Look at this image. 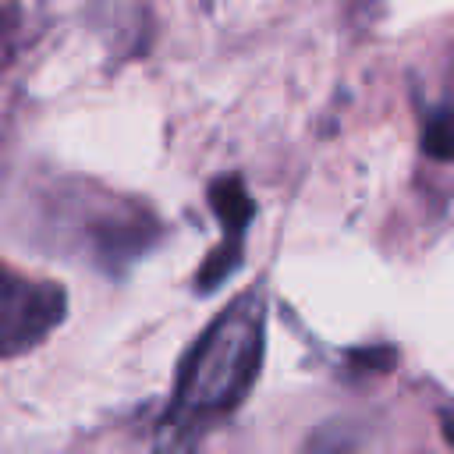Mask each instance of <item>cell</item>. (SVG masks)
<instances>
[{
  "label": "cell",
  "mask_w": 454,
  "mask_h": 454,
  "mask_svg": "<svg viewBox=\"0 0 454 454\" xmlns=\"http://www.w3.org/2000/svg\"><path fill=\"white\" fill-rule=\"evenodd\" d=\"M422 153L443 163H454V106L436 110L422 128Z\"/></svg>",
  "instance_id": "4"
},
{
  "label": "cell",
  "mask_w": 454,
  "mask_h": 454,
  "mask_svg": "<svg viewBox=\"0 0 454 454\" xmlns=\"http://www.w3.org/2000/svg\"><path fill=\"white\" fill-rule=\"evenodd\" d=\"M351 447H355V429L330 422V426H323V429L312 436L309 454H348Z\"/></svg>",
  "instance_id": "5"
},
{
  "label": "cell",
  "mask_w": 454,
  "mask_h": 454,
  "mask_svg": "<svg viewBox=\"0 0 454 454\" xmlns=\"http://www.w3.org/2000/svg\"><path fill=\"white\" fill-rule=\"evenodd\" d=\"M351 362L358 369H372V372H383L394 365V351L390 348H362V351H351Z\"/></svg>",
  "instance_id": "6"
},
{
  "label": "cell",
  "mask_w": 454,
  "mask_h": 454,
  "mask_svg": "<svg viewBox=\"0 0 454 454\" xmlns=\"http://www.w3.org/2000/svg\"><path fill=\"white\" fill-rule=\"evenodd\" d=\"M67 298L50 280H28L0 262V358L35 348L60 319Z\"/></svg>",
  "instance_id": "2"
},
{
  "label": "cell",
  "mask_w": 454,
  "mask_h": 454,
  "mask_svg": "<svg viewBox=\"0 0 454 454\" xmlns=\"http://www.w3.org/2000/svg\"><path fill=\"white\" fill-rule=\"evenodd\" d=\"M209 206H213L216 220L223 223V241H220V245L206 255V262L199 266L195 287H199L202 294L216 291V287H220V284H223V280L241 266L245 231H248L252 213H255V206H252V195H248L245 181H241V177H234V174H227V177L213 181V188H209Z\"/></svg>",
  "instance_id": "3"
},
{
  "label": "cell",
  "mask_w": 454,
  "mask_h": 454,
  "mask_svg": "<svg viewBox=\"0 0 454 454\" xmlns=\"http://www.w3.org/2000/svg\"><path fill=\"white\" fill-rule=\"evenodd\" d=\"M262 365V301L245 294L231 301L184 355L170 422L184 436L195 419L223 415L245 401L255 372Z\"/></svg>",
  "instance_id": "1"
}]
</instances>
